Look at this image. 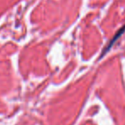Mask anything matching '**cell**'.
I'll return each instance as SVG.
<instances>
[{
    "label": "cell",
    "instance_id": "6da1fadb",
    "mask_svg": "<svg viewBox=\"0 0 125 125\" xmlns=\"http://www.w3.org/2000/svg\"><path fill=\"white\" fill-rule=\"evenodd\" d=\"M124 31H125V25H124V26L123 27V28H121V29H119V31H118L117 33H116V35H115V36H114V38H113V40H111V41L110 42V44H109V45H108L107 48H106V50H105V51H104V53H105V52H107V51L109 50L110 48H111V45H113V43H114V42L116 41V40H117V39L119 38V37L121 36V35L123 34V33H124Z\"/></svg>",
    "mask_w": 125,
    "mask_h": 125
}]
</instances>
